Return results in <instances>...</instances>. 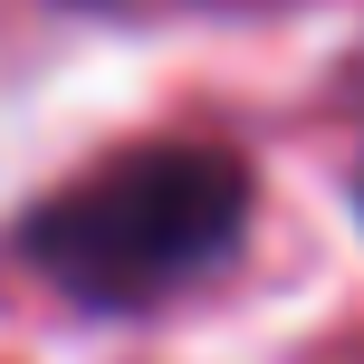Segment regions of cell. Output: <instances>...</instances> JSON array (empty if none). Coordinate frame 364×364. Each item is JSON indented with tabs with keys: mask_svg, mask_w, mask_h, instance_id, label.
Instances as JSON below:
<instances>
[{
	"mask_svg": "<svg viewBox=\"0 0 364 364\" xmlns=\"http://www.w3.org/2000/svg\"><path fill=\"white\" fill-rule=\"evenodd\" d=\"M250 230V173L211 144H144L19 220V259L77 307H154L211 278Z\"/></svg>",
	"mask_w": 364,
	"mask_h": 364,
	"instance_id": "obj_1",
	"label": "cell"
}]
</instances>
